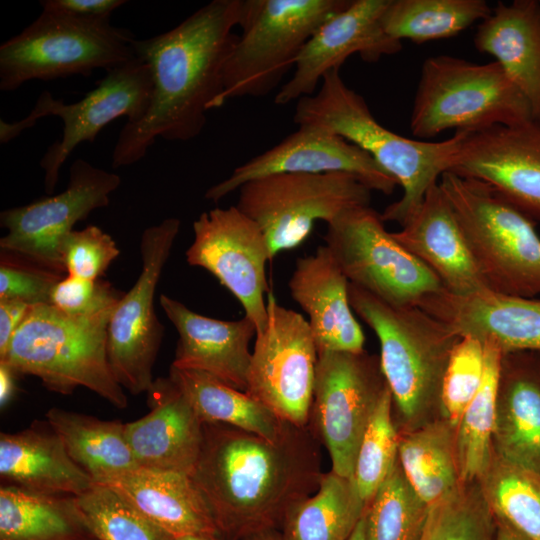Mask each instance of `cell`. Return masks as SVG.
I'll use <instances>...</instances> for the list:
<instances>
[{
	"mask_svg": "<svg viewBox=\"0 0 540 540\" xmlns=\"http://www.w3.org/2000/svg\"><path fill=\"white\" fill-rule=\"evenodd\" d=\"M174 540H222L218 535L212 534H193L177 537Z\"/></svg>",
	"mask_w": 540,
	"mask_h": 540,
	"instance_id": "obj_51",
	"label": "cell"
},
{
	"mask_svg": "<svg viewBox=\"0 0 540 540\" xmlns=\"http://www.w3.org/2000/svg\"><path fill=\"white\" fill-rule=\"evenodd\" d=\"M132 34L110 17H83L52 10L41 14L0 46V90L31 80H54L106 72L136 57Z\"/></svg>",
	"mask_w": 540,
	"mask_h": 540,
	"instance_id": "obj_7",
	"label": "cell"
},
{
	"mask_svg": "<svg viewBox=\"0 0 540 540\" xmlns=\"http://www.w3.org/2000/svg\"><path fill=\"white\" fill-rule=\"evenodd\" d=\"M30 306L18 300L0 299V356L6 352Z\"/></svg>",
	"mask_w": 540,
	"mask_h": 540,
	"instance_id": "obj_47",
	"label": "cell"
},
{
	"mask_svg": "<svg viewBox=\"0 0 540 540\" xmlns=\"http://www.w3.org/2000/svg\"><path fill=\"white\" fill-rule=\"evenodd\" d=\"M491 12L484 0H389L381 22L393 39L423 43L453 37Z\"/></svg>",
	"mask_w": 540,
	"mask_h": 540,
	"instance_id": "obj_35",
	"label": "cell"
},
{
	"mask_svg": "<svg viewBox=\"0 0 540 540\" xmlns=\"http://www.w3.org/2000/svg\"><path fill=\"white\" fill-rule=\"evenodd\" d=\"M474 44L496 59L540 121V1L498 2L479 24Z\"/></svg>",
	"mask_w": 540,
	"mask_h": 540,
	"instance_id": "obj_28",
	"label": "cell"
},
{
	"mask_svg": "<svg viewBox=\"0 0 540 540\" xmlns=\"http://www.w3.org/2000/svg\"><path fill=\"white\" fill-rule=\"evenodd\" d=\"M417 306L460 337L490 341L502 353L540 351V299L489 289L465 295L442 289L422 298Z\"/></svg>",
	"mask_w": 540,
	"mask_h": 540,
	"instance_id": "obj_21",
	"label": "cell"
},
{
	"mask_svg": "<svg viewBox=\"0 0 540 540\" xmlns=\"http://www.w3.org/2000/svg\"><path fill=\"white\" fill-rule=\"evenodd\" d=\"M492 447L540 473V351L502 353Z\"/></svg>",
	"mask_w": 540,
	"mask_h": 540,
	"instance_id": "obj_26",
	"label": "cell"
},
{
	"mask_svg": "<svg viewBox=\"0 0 540 540\" xmlns=\"http://www.w3.org/2000/svg\"><path fill=\"white\" fill-rule=\"evenodd\" d=\"M349 281L326 245L298 258L288 282L290 295L308 316L317 352L364 350V332L348 296Z\"/></svg>",
	"mask_w": 540,
	"mask_h": 540,
	"instance_id": "obj_25",
	"label": "cell"
},
{
	"mask_svg": "<svg viewBox=\"0 0 540 540\" xmlns=\"http://www.w3.org/2000/svg\"><path fill=\"white\" fill-rule=\"evenodd\" d=\"M398 460V430L389 387L379 400L357 452L352 479L367 505Z\"/></svg>",
	"mask_w": 540,
	"mask_h": 540,
	"instance_id": "obj_41",
	"label": "cell"
},
{
	"mask_svg": "<svg viewBox=\"0 0 540 540\" xmlns=\"http://www.w3.org/2000/svg\"><path fill=\"white\" fill-rule=\"evenodd\" d=\"M178 218L146 228L140 239L141 271L124 293L108 325V361L117 382L133 395L148 392L164 335L154 297L164 266L180 231Z\"/></svg>",
	"mask_w": 540,
	"mask_h": 540,
	"instance_id": "obj_14",
	"label": "cell"
},
{
	"mask_svg": "<svg viewBox=\"0 0 540 540\" xmlns=\"http://www.w3.org/2000/svg\"><path fill=\"white\" fill-rule=\"evenodd\" d=\"M366 504L352 478L323 473L318 489L287 512L283 540H349Z\"/></svg>",
	"mask_w": 540,
	"mask_h": 540,
	"instance_id": "obj_33",
	"label": "cell"
},
{
	"mask_svg": "<svg viewBox=\"0 0 540 540\" xmlns=\"http://www.w3.org/2000/svg\"><path fill=\"white\" fill-rule=\"evenodd\" d=\"M241 540H283L279 529H268L250 534Z\"/></svg>",
	"mask_w": 540,
	"mask_h": 540,
	"instance_id": "obj_50",
	"label": "cell"
},
{
	"mask_svg": "<svg viewBox=\"0 0 540 540\" xmlns=\"http://www.w3.org/2000/svg\"><path fill=\"white\" fill-rule=\"evenodd\" d=\"M65 277L21 255L1 251L0 299L28 305L49 304L54 286Z\"/></svg>",
	"mask_w": 540,
	"mask_h": 540,
	"instance_id": "obj_44",
	"label": "cell"
},
{
	"mask_svg": "<svg viewBox=\"0 0 540 540\" xmlns=\"http://www.w3.org/2000/svg\"><path fill=\"white\" fill-rule=\"evenodd\" d=\"M495 521H496L495 540H528L505 521L496 517H495Z\"/></svg>",
	"mask_w": 540,
	"mask_h": 540,
	"instance_id": "obj_49",
	"label": "cell"
},
{
	"mask_svg": "<svg viewBox=\"0 0 540 540\" xmlns=\"http://www.w3.org/2000/svg\"><path fill=\"white\" fill-rule=\"evenodd\" d=\"M124 293L109 282L66 275L53 288L50 303L73 316H92L114 309Z\"/></svg>",
	"mask_w": 540,
	"mask_h": 540,
	"instance_id": "obj_45",
	"label": "cell"
},
{
	"mask_svg": "<svg viewBox=\"0 0 540 540\" xmlns=\"http://www.w3.org/2000/svg\"><path fill=\"white\" fill-rule=\"evenodd\" d=\"M0 540H98L74 496L0 488Z\"/></svg>",
	"mask_w": 540,
	"mask_h": 540,
	"instance_id": "obj_30",
	"label": "cell"
},
{
	"mask_svg": "<svg viewBox=\"0 0 540 540\" xmlns=\"http://www.w3.org/2000/svg\"><path fill=\"white\" fill-rule=\"evenodd\" d=\"M350 1L243 0L241 34L226 60L215 108L232 98L274 91L311 35Z\"/></svg>",
	"mask_w": 540,
	"mask_h": 540,
	"instance_id": "obj_9",
	"label": "cell"
},
{
	"mask_svg": "<svg viewBox=\"0 0 540 540\" xmlns=\"http://www.w3.org/2000/svg\"><path fill=\"white\" fill-rule=\"evenodd\" d=\"M349 540H365L364 538V525H363V518L359 520L352 536Z\"/></svg>",
	"mask_w": 540,
	"mask_h": 540,
	"instance_id": "obj_52",
	"label": "cell"
},
{
	"mask_svg": "<svg viewBox=\"0 0 540 540\" xmlns=\"http://www.w3.org/2000/svg\"><path fill=\"white\" fill-rule=\"evenodd\" d=\"M496 521L478 481L460 483L429 508L420 540H495Z\"/></svg>",
	"mask_w": 540,
	"mask_h": 540,
	"instance_id": "obj_39",
	"label": "cell"
},
{
	"mask_svg": "<svg viewBox=\"0 0 540 540\" xmlns=\"http://www.w3.org/2000/svg\"><path fill=\"white\" fill-rule=\"evenodd\" d=\"M151 410L125 423V436L140 468L192 474L203 441V422L170 377L147 392Z\"/></svg>",
	"mask_w": 540,
	"mask_h": 540,
	"instance_id": "obj_22",
	"label": "cell"
},
{
	"mask_svg": "<svg viewBox=\"0 0 540 540\" xmlns=\"http://www.w3.org/2000/svg\"><path fill=\"white\" fill-rule=\"evenodd\" d=\"M120 183L116 173L76 159L61 193L0 213V225L7 230L0 239L1 251L21 255L64 275L63 239L92 211L107 207Z\"/></svg>",
	"mask_w": 540,
	"mask_h": 540,
	"instance_id": "obj_16",
	"label": "cell"
},
{
	"mask_svg": "<svg viewBox=\"0 0 540 540\" xmlns=\"http://www.w3.org/2000/svg\"><path fill=\"white\" fill-rule=\"evenodd\" d=\"M243 0H213L171 30L133 39L151 71L153 91L145 116L126 123L112 152V167L140 161L156 138L188 141L206 125L223 92V70L237 40Z\"/></svg>",
	"mask_w": 540,
	"mask_h": 540,
	"instance_id": "obj_2",
	"label": "cell"
},
{
	"mask_svg": "<svg viewBox=\"0 0 540 540\" xmlns=\"http://www.w3.org/2000/svg\"><path fill=\"white\" fill-rule=\"evenodd\" d=\"M119 254L113 238L95 225L72 230L61 243L66 275L89 280L99 279Z\"/></svg>",
	"mask_w": 540,
	"mask_h": 540,
	"instance_id": "obj_43",
	"label": "cell"
},
{
	"mask_svg": "<svg viewBox=\"0 0 540 540\" xmlns=\"http://www.w3.org/2000/svg\"><path fill=\"white\" fill-rule=\"evenodd\" d=\"M326 247L350 284L395 306L417 305L443 288L407 251L370 206L350 209L327 224Z\"/></svg>",
	"mask_w": 540,
	"mask_h": 540,
	"instance_id": "obj_12",
	"label": "cell"
},
{
	"mask_svg": "<svg viewBox=\"0 0 540 540\" xmlns=\"http://www.w3.org/2000/svg\"><path fill=\"white\" fill-rule=\"evenodd\" d=\"M77 507L98 540H174L126 499L103 484L75 497Z\"/></svg>",
	"mask_w": 540,
	"mask_h": 540,
	"instance_id": "obj_40",
	"label": "cell"
},
{
	"mask_svg": "<svg viewBox=\"0 0 540 540\" xmlns=\"http://www.w3.org/2000/svg\"><path fill=\"white\" fill-rule=\"evenodd\" d=\"M127 3L123 0H42L43 10H52L83 17H110L112 12Z\"/></svg>",
	"mask_w": 540,
	"mask_h": 540,
	"instance_id": "obj_46",
	"label": "cell"
},
{
	"mask_svg": "<svg viewBox=\"0 0 540 540\" xmlns=\"http://www.w3.org/2000/svg\"><path fill=\"white\" fill-rule=\"evenodd\" d=\"M113 311L73 316L51 304L32 305L0 363L17 375L39 378L52 392L69 395L84 387L124 409L127 396L113 375L107 354Z\"/></svg>",
	"mask_w": 540,
	"mask_h": 540,
	"instance_id": "obj_5",
	"label": "cell"
},
{
	"mask_svg": "<svg viewBox=\"0 0 540 540\" xmlns=\"http://www.w3.org/2000/svg\"><path fill=\"white\" fill-rule=\"evenodd\" d=\"M282 173H345L371 191L389 195L396 180L372 157L344 138L320 127L298 126L277 145L236 167L231 175L207 189L204 198L218 202L245 183Z\"/></svg>",
	"mask_w": 540,
	"mask_h": 540,
	"instance_id": "obj_18",
	"label": "cell"
},
{
	"mask_svg": "<svg viewBox=\"0 0 540 540\" xmlns=\"http://www.w3.org/2000/svg\"><path fill=\"white\" fill-rule=\"evenodd\" d=\"M0 476L4 485L74 497L95 484L70 458L47 420L0 434Z\"/></svg>",
	"mask_w": 540,
	"mask_h": 540,
	"instance_id": "obj_27",
	"label": "cell"
},
{
	"mask_svg": "<svg viewBox=\"0 0 540 540\" xmlns=\"http://www.w3.org/2000/svg\"><path fill=\"white\" fill-rule=\"evenodd\" d=\"M456 428L438 418L398 432V461L412 488L430 507L461 483L455 448Z\"/></svg>",
	"mask_w": 540,
	"mask_h": 540,
	"instance_id": "obj_32",
	"label": "cell"
},
{
	"mask_svg": "<svg viewBox=\"0 0 540 540\" xmlns=\"http://www.w3.org/2000/svg\"><path fill=\"white\" fill-rule=\"evenodd\" d=\"M255 337L245 392L281 420L307 426L318 360L307 319L269 293L266 325Z\"/></svg>",
	"mask_w": 540,
	"mask_h": 540,
	"instance_id": "obj_15",
	"label": "cell"
},
{
	"mask_svg": "<svg viewBox=\"0 0 540 540\" xmlns=\"http://www.w3.org/2000/svg\"><path fill=\"white\" fill-rule=\"evenodd\" d=\"M485 370L482 384L465 409L455 433V448L461 483L479 481L488 467L495 427L496 396L502 351L484 342Z\"/></svg>",
	"mask_w": 540,
	"mask_h": 540,
	"instance_id": "obj_36",
	"label": "cell"
},
{
	"mask_svg": "<svg viewBox=\"0 0 540 540\" xmlns=\"http://www.w3.org/2000/svg\"><path fill=\"white\" fill-rule=\"evenodd\" d=\"M429 506L407 480L399 461L367 503L365 540H420Z\"/></svg>",
	"mask_w": 540,
	"mask_h": 540,
	"instance_id": "obj_38",
	"label": "cell"
},
{
	"mask_svg": "<svg viewBox=\"0 0 540 540\" xmlns=\"http://www.w3.org/2000/svg\"><path fill=\"white\" fill-rule=\"evenodd\" d=\"M46 420L62 440L70 458L94 483L138 468L125 436V423L50 408Z\"/></svg>",
	"mask_w": 540,
	"mask_h": 540,
	"instance_id": "obj_31",
	"label": "cell"
},
{
	"mask_svg": "<svg viewBox=\"0 0 540 540\" xmlns=\"http://www.w3.org/2000/svg\"><path fill=\"white\" fill-rule=\"evenodd\" d=\"M387 388L376 355L318 354L309 425L326 447L334 473L352 478L362 437Z\"/></svg>",
	"mask_w": 540,
	"mask_h": 540,
	"instance_id": "obj_13",
	"label": "cell"
},
{
	"mask_svg": "<svg viewBox=\"0 0 540 540\" xmlns=\"http://www.w3.org/2000/svg\"><path fill=\"white\" fill-rule=\"evenodd\" d=\"M392 234L439 278L446 291L465 295L488 289L439 182L428 189L401 230Z\"/></svg>",
	"mask_w": 540,
	"mask_h": 540,
	"instance_id": "obj_24",
	"label": "cell"
},
{
	"mask_svg": "<svg viewBox=\"0 0 540 540\" xmlns=\"http://www.w3.org/2000/svg\"><path fill=\"white\" fill-rule=\"evenodd\" d=\"M311 426L287 423L274 439L222 423H203L191 474L222 540L281 528L295 504L311 496L324 472Z\"/></svg>",
	"mask_w": 540,
	"mask_h": 540,
	"instance_id": "obj_1",
	"label": "cell"
},
{
	"mask_svg": "<svg viewBox=\"0 0 540 540\" xmlns=\"http://www.w3.org/2000/svg\"><path fill=\"white\" fill-rule=\"evenodd\" d=\"M448 172L488 184L540 221V121L468 131Z\"/></svg>",
	"mask_w": 540,
	"mask_h": 540,
	"instance_id": "obj_19",
	"label": "cell"
},
{
	"mask_svg": "<svg viewBox=\"0 0 540 540\" xmlns=\"http://www.w3.org/2000/svg\"><path fill=\"white\" fill-rule=\"evenodd\" d=\"M16 375L9 366L0 363V405L2 408L8 404L15 393Z\"/></svg>",
	"mask_w": 540,
	"mask_h": 540,
	"instance_id": "obj_48",
	"label": "cell"
},
{
	"mask_svg": "<svg viewBox=\"0 0 540 540\" xmlns=\"http://www.w3.org/2000/svg\"><path fill=\"white\" fill-rule=\"evenodd\" d=\"M99 484L113 489L174 538L193 534L218 535L190 475L138 467Z\"/></svg>",
	"mask_w": 540,
	"mask_h": 540,
	"instance_id": "obj_29",
	"label": "cell"
},
{
	"mask_svg": "<svg viewBox=\"0 0 540 540\" xmlns=\"http://www.w3.org/2000/svg\"><path fill=\"white\" fill-rule=\"evenodd\" d=\"M236 207L264 234L271 259L302 244L316 221L370 206L371 190L345 173L268 175L239 188Z\"/></svg>",
	"mask_w": 540,
	"mask_h": 540,
	"instance_id": "obj_10",
	"label": "cell"
},
{
	"mask_svg": "<svg viewBox=\"0 0 540 540\" xmlns=\"http://www.w3.org/2000/svg\"><path fill=\"white\" fill-rule=\"evenodd\" d=\"M439 185L487 288L522 297L540 294L535 221L482 181L445 172Z\"/></svg>",
	"mask_w": 540,
	"mask_h": 540,
	"instance_id": "obj_6",
	"label": "cell"
},
{
	"mask_svg": "<svg viewBox=\"0 0 540 540\" xmlns=\"http://www.w3.org/2000/svg\"><path fill=\"white\" fill-rule=\"evenodd\" d=\"M484 370V344L474 337H461L451 352L442 386V416L455 428L477 394Z\"/></svg>",
	"mask_w": 540,
	"mask_h": 540,
	"instance_id": "obj_42",
	"label": "cell"
},
{
	"mask_svg": "<svg viewBox=\"0 0 540 540\" xmlns=\"http://www.w3.org/2000/svg\"><path fill=\"white\" fill-rule=\"evenodd\" d=\"M348 296L352 310L379 340L398 432L443 418L444 374L461 337L417 305H391L350 283Z\"/></svg>",
	"mask_w": 540,
	"mask_h": 540,
	"instance_id": "obj_4",
	"label": "cell"
},
{
	"mask_svg": "<svg viewBox=\"0 0 540 540\" xmlns=\"http://www.w3.org/2000/svg\"><path fill=\"white\" fill-rule=\"evenodd\" d=\"M389 0H351L311 35L300 51L293 76L275 95L278 105L313 95L324 75L341 68L345 60L359 54L364 61L376 62L382 56L398 53L401 41L388 36L382 15Z\"/></svg>",
	"mask_w": 540,
	"mask_h": 540,
	"instance_id": "obj_20",
	"label": "cell"
},
{
	"mask_svg": "<svg viewBox=\"0 0 540 540\" xmlns=\"http://www.w3.org/2000/svg\"><path fill=\"white\" fill-rule=\"evenodd\" d=\"M169 377L203 423L227 424L268 439L276 438L288 423L246 392L205 372L171 366Z\"/></svg>",
	"mask_w": 540,
	"mask_h": 540,
	"instance_id": "obj_34",
	"label": "cell"
},
{
	"mask_svg": "<svg viewBox=\"0 0 540 540\" xmlns=\"http://www.w3.org/2000/svg\"><path fill=\"white\" fill-rule=\"evenodd\" d=\"M493 515L528 540H540V473L510 462L494 452L479 479Z\"/></svg>",
	"mask_w": 540,
	"mask_h": 540,
	"instance_id": "obj_37",
	"label": "cell"
},
{
	"mask_svg": "<svg viewBox=\"0 0 540 540\" xmlns=\"http://www.w3.org/2000/svg\"><path fill=\"white\" fill-rule=\"evenodd\" d=\"M152 91L150 68L136 56L106 72L96 87L75 103L66 104L48 90L42 91L26 117L12 123L0 120V143L13 140L43 117L60 118L62 137L48 147L40 160L45 192L53 194L60 169L73 150L80 143H93L99 132L117 118L126 116V123L139 122L149 108Z\"/></svg>",
	"mask_w": 540,
	"mask_h": 540,
	"instance_id": "obj_11",
	"label": "cell"
},
{
	"mask_svg": "<svg viewBox=\"0 0 540 540\" xmlns=\"http://www.w3.org/2000/svg\"><path fill=\"white\" fill-rule=\"evenodd\" d=\"M159 303L178 333L171 366L205 372L245 392L252 355L249 346L256 336L254 323L246 316L234 321L204 316L164 294Z\"/></svg>",
	"mask_w": 540,
	"mask_h": 540,
	"instance_id": "obj_23",
	"label": "cell"
},
{
	"mask_svg": "<svg viewBox=\"0 0 540 540\" xmlns=\"http://www.w3.org/2000/svg\"><path fill=\"white\" fill-rule=\"evenodd\" d=\"M297 126L324 128L366 152L402 188L401 198L380 216L402 226L420 207L428 189L448 172L468 131L443 141L405 138L379 123L365 99L349 88L340 68L327 72L317 91L296 101Z\"/></svg>",
	"mask_w": 540,
	"mask_h": 540,
	"instance_id": "obj_3",
	"label": "cell"
},
{
	"mask_svg": "<svg viewBox=\"0 0 540 540\" xmlns=\"http://www.w3.org/2000/svg\"><path fill=\"white\" fill-rule=\"evenodd\" d=\"M532 119L527 99L498 62L475 64L449 55L423 62L410 119L414 136L428 139L447 129L473 132Z\"/></svg>",
	"mask_w": 540,
	"mask_h": 540,
	"instance_id": "obj_8",
	"label": "cell"
},
{
	"mask_svg": "<svg viewBox=\"0 0 540 540\" xmlns=\"http://www.w3.org/2000/svg\"><path fill=\"white\" fill-rule=\"evenodd\" d=\"M193 232L187 263L210 272L241 303L256 332L261 331L267 321L266 264L272 261L261 229L234 205L201 213Z\"/></svg>",
	"mask_w": 540,
	"mask_h": 540,
	"instance_id": "obj_17",
	"label": "cell"
}]
</instances>
